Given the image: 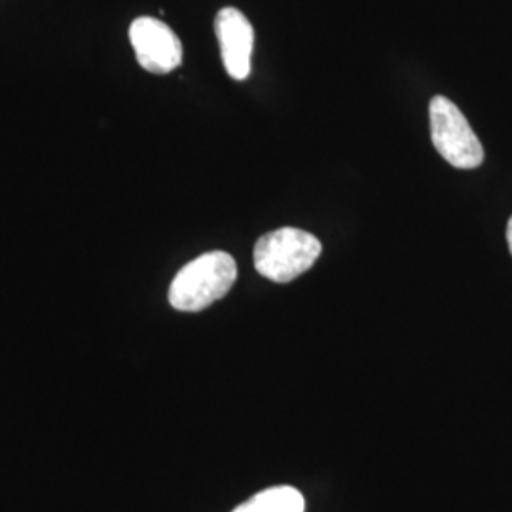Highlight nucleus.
Listing matches in <instances>:
<instances>
[{
  "mask_svg": "<svg viewBox=\"0 0 512 512\" xmlns=\"http://www.w3.org/2000/svg\"><path fill=\"white\" fill-rule=\"evenodd\" d=\"M238 277L236 260L213 251L188 262L169 287V304L179 311H200L224 298Z\"/></svg>",
  "mask_w": 512,
  "mask_h": 512,
  "instance_id": "1",
  "label": "nucleus"
},
{
  "mask_svg": "<svg viewBox=\"0 0 512 512\" xmlns=\"http://www.w3.org/2000/svg\"><path fill=\"white\" fill-rule=\"evenodd\" d=\"M321 253V241L310 232L279 228L256 241V272L275 283H289L308 272Z\"/></svg>",
  "mask_w": 512,
  "mask_h": 512,
  "instance_id": "2",
  "label": "nucleus"
},
{
  "mask_svg": "<svg viewBox=\"0 0 512 512\" xmlns=\"http://www.w3.org/2000/svg\"><path fill=\"white\" fill-rule=\"evenodd\" d=\"M431 141L440 156L458 169H476L484 162V148L463 112L448 97L435 95L429 103Z\"/></svg>",
  "mask_w": 512,
  "mask_h": 512,
  "instance_id": "3",
  "label": "nucleus"
},
{
  "mask_svg": "<svg viewBox=\"0 0 512 512\" xmlns=\"http://www.w3.org/2000/svg\"><path fill=\"white\" fill-rule=\"evenodd\" d=\"M129 42L139 65L152 74H167L183 65V42L169 25L156 18H137Z\"/></svg>",
  "mask_w": 512,
  "mask_h": 512,
  "instance_id": "4",
  "label": "nucleus"
},
{
  "mask_svg": "<svg viewBox=\"0 0 512 512\" xmlns=\"http://www.w3.org/2000/svg\"><path fill=\"white\" fill-rule=\"evenodd\" d=\"M220 57L226 73L234 80H247L255 48V29L236 8H222L215 19Z\"/></svg>",
  "mask_w": 512,
  "mask_h": 512,
  "instance_id": "5",
  "label": "nucleus"
},
{
  "mask_svg": "<svg viewBox=\"0 0 512 512\" xmlns=\"http://www.w3.org/2000/svg\"><path fill=\"white\" fill-rule=\"evenodd\" d=\"M306 501L293 486H275L253 495L234 512H304Z\"/></svg>",
  "mask_w": 512,
  "mask_h": 512,
  "instance_id": "6",
  "label": "nucleus"
},
{
  "mask_svg": "<svg viewBox=\"0 0 512 512\" xmlns=\"http://www.w3.org/2000/svg\"><path fill=\"white\" fill-rule=\"evenodd\" d=\"M507 241H509V249H511L512 255V217L509 220V226H507Z\"/></svg>",
  "mask_w": 512,
  "mask_h": 512,
  "instance_id": "7",
  "label": "nucleus"
}]
</instances>
